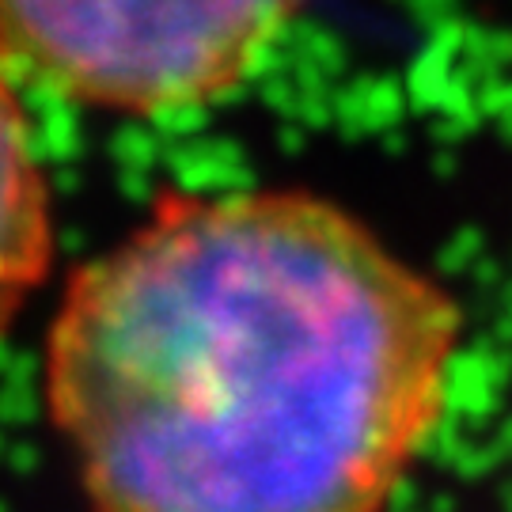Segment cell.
<instances>
[{
	"instance_id": "7a4b0ae2",
	"label": "cell",
	"mask_w": 512,
	"mask_h": 512,
	"mask_svg": "<svg viewBox=\"0 0 512 512\" xmlns=\"http://www.w3.org/2000/svg\"><path fill=\"white\" fill-rule=\"evenodd\" d=\"M300 0H0L8 65L57 95L156 114L232 92Z\"/></svg>"
},
{
	"instance_id": "3957f363",
	"label": "cell",
	"mask_w": 512,
	"mask_h": 512,
	"mask_svg": "<svg viewBox=\"0 0 512 512\" xmlns=\"http://www.w3.org/2000/svg\"><path fill=\"white\" fill-rule=\"evenodd\" d=\"M54 266V205L31 126L0 50V334L27 311Z\"/></svg>"
},
{
	"instance_id": "6da1fadb",
	"label": "cell",
	"mask_w": 512,
	"mask_h": 512,
	"mask_svg": "<svg viewBox=\"0 0 512 512\" xmlns=\"http://www.w3.org/2000/svg\"><path fill=\"white\" fill-rule=\"evenodd\" d=\"M463 315L300 190L167 198L57 304L42 399L92 512H387Z\"/></svg>"
}]
</instances>
